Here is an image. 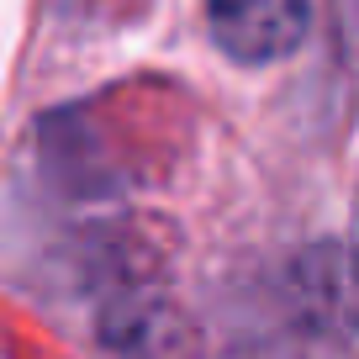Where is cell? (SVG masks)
I'll use <instances>...</instances> for the list:
<instances>
[{
    "mask_svg": "<svg viewBox=\"0 0 359 359\" xmlns=\"http://www.w3.org/2000/svg\"><path fill=\"white\" fill-rule=\"evenodd\" d=\"M206 32L233 64H280L312 32V0H206Z\"/></svg>",
    "mask_w": 359,
    "mask_h": 359,
    "instance_id": "6da1fadb",
    "label": "cell"
},
{
    "mask_svg": "<svg viewBox=\"0 0 359 359\" xmlns=\"http://www.w3.org/2000/svg\"><path fill=\"white\" fill-rule=\"evenodd\" d=\"M354 275H359V206H354Z\"/></svg>",
    "mask_w": 359,
    "mask_h": 359,
    "instance_id": "7a4b0ae2",
    "label": "cell"
}]
</instances>
